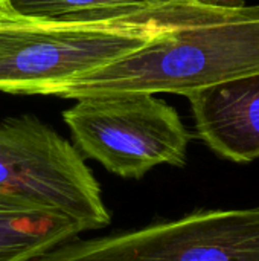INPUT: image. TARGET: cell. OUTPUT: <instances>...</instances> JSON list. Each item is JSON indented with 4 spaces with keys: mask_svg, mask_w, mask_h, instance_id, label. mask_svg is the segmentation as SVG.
<instances>
[{
    "mask_svg": "<svg viewBox=\"0 0 259 261\" xmlns=\"http://www.w3.org/2000/svg\"><path fill=\"white\" fill-rule=\"evenodd\" d=\"M259 72V5L191 0L180 18L142 49L96 69L53 96L179 93Z\"/></svg>",
    "mask_w": 259,
    "mask_h": 261,
    "instance_id": "6da1fadb",
    "label": "cell"
},
{
    "mask_svg": "<svg viewBox=\"0 0 259 261\" xmlns=\"http://www.w3.org/2000/svg\"><path fill=\"white\" fill-rule=\"evenodd\" d=\"M188 2L90 21L0 17V92L53 96L82 75L151 43L180 18Z\"/></svg>",
    "mask_w": 259,
    "mask_h": 261,
    "instance_id": "7a4b0ae2",
    "label": "cell"
},
{
    "mask_svg": "<svg viewBox=\"0 0 259 261\" xmlns=\"http://www.w3.org/2000/svg\"><path fill=\"white\" fill-rule=\"evenodd\" d=\"M0 190L66 214L82 232L111 222L101 185L85 159L34 115L0 121Z\"/></svg>",
    "mask_w": 259,
    "mask_h": 261,
    "instance_id": "277c9868",
    "label": "cell"
},
{
    "mask_svg": "<svg viewBox=\"0 0 259 261\" xmlns=\"http://www.w3.org/2000/svg\"><path fill=\"white\" fill-rule=\"evenodd\" d=\"M17 12L11 9L9 6V0H0V17L5 15H15Z\"/></svg>",
    "mask_w": 259,
    "mask_h": 261,
    "instance_id": "9c48e42d",
    "label": "cell"
},
{
    "mask_svg": "<svg viewBox=\"0 0 259 261\" xmlns=\"http://www.w3.org/2000/svg\"><path fill=\"white\" fill-rule=\"evenodd\" d=\"M177 0H9L20 15L53 20H108L153 11Z\"/></svg>",
    "mask_w": 259,
    "mask_h": 261,
    "instance_id": "ba28073f",
    "label": "cell"
},
{
    "mask_svg": "<svg viewBox=\"0 0 259 261\" xmlns=\"http://www.w3.org/2000/svg\"><path fill=\"white\" fill-rule=\"evenodd\" d=\"M81 234L66 214L0 190V261H29Z\"/></svg>",
    "mask_w": 259,
    "mask_h": 261,
    "instance_id": "52a82bcc",
    "label": "cell"
},
{
    "mask_svg": "<svg viewBox=\"0 0 259 261\" xmlns=\"http://www.w3.org/2000/svg\"><path fill=\"white\" fill-rule=\"evenodd\" d=\"M198 138L220 158L259 159V72L211 84L186 95Z\"/></svg>",
    "mask_w": 259,
    "mask_h": 261,
    "instance_id": "8992f818",
    "label": "cell"
},
{
    "mask_svg": "<svg viewBox=\"0 0 259 261\" xmlns=\"http://www.w3.org/2000/svg\"><path fill=\"white\" fill-rule=\"evenodd\" d=\"M29 261H259V206L197 210L104 237L78 236Z\"/></svg>",
    "mask_w": 259,
    "mask_h": 261,
    "instance_id": "5b68a950",
    "label": "cell"
},
{
    "mask_svg": "<svg viewBox=\"0 0 259 261\" xmlns=\"http://www.w3.org/2000/svg\"><path fill=\"white\" fill-rule=\"evenodd\" d=\"M75 101L63 112V121L84 159L124 179H142L160 165H186L191 135L163 99L119 93Z\"/></svg>",
    "mask_w": 259,
    "mask_h": 261,
    "instance_id": "3957f363",
    "label": "cell"
}]
</instances>
